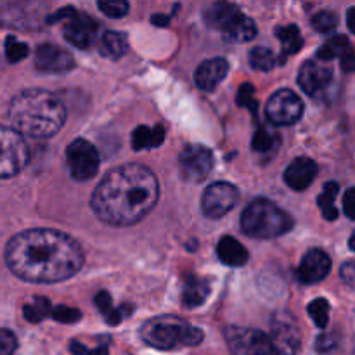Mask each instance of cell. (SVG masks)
<instances>
[{
  "label": "cell",
  "instance_id": "obj_1",
  "mask_svg": "<svg viewBox=\"0 0 355 355\" xmlns=\"http://www.w3.org/2000/svg\"><path fill=\"white\" fill-rule=\"evenodd\" d=\"M12 274L30 283H61L83 266L78 243L54 229H30L14 236L6 248Z\"/></svg>",
  "mask_w": 355,
  "mask_h": 355
},
{
  "label": "cell",
  "instance_id": "obj_2",
  "mask_svg": "<svg viewBox=\"0 0 355 355\" xmlns=\"http://www.w3.org/2000/svg\"><path fill=\"white\" fill-rule=\"evenodd\" d=\"M159 198L155 173L142 165L128 163L107 172L92 194V210L97 217L114 227H127L141 222Z\"/></svg>",
  "mask_w": 355,
  "mask_h": 355
},
{
  "label": "cell",
  "instance_id": "obj_3",
  "mask_svg": "<svg viewBox=\"0 0 355 355\" xmlns=\"http://www.w3.org/2000/svg\"><path fill=\"white\" fill-rule=\"evenodd\" d=\"M9 120L21 135L47 139L62 128L66 107L58 96L47 90H23L10 101Z\"/></svg>",
  "mask_w": 355,
  "mask_h": 355
},
{
  "label": "cell",
  "instance_id": "obj_4",
  "mask_svg": "<svg viewBox=\"0 0 355 355\" xmlns=\"http://www.w3.org/2000/svg\"><path fill=\"white\" fill-rule=\"evenodd\" d=\"M141 338L153 349L173 350L179 347L200 345L203 331L175 315H159L142 326Z\"/></svg>",
  "mask_w": 355,
  "mask_h": 355
},
{
  "label": "cell",
  "instance_id": "obj_5",
  "mask_svg": "<svg viewBox=\"0 0 355 355\" xmlns=\"http://www.w3.org/2000/svg\"><path fill=\"white\" fill-rule=\"evenodd\" d=\"M241 227L250 238L272 239L290 232L293 220L272 201L255 200L243 211Z\"/></svg>",
  "mask_w": 355,
  "mask_h": 355
},
{
  "label": "cell",
  "instance_id": "obj_6",
  "mask_svg": "<svg viewBox=\"0 0 355 355\" xmlns=\"http://www.w3.org/2000/svg\"><path fill=\"white\" fill-rule=\"evenodd\" d=\"M205 19L215 30L222 31L227 40L231 42H248L257 37V26L253 19L241 12L234 3L220 0L215 2L205 14Z\"/></svg>",
  "mask_w": 355,
  "mask_h": 355
},
{
  "label": "cell",
  "instance_id": "obj_7",
  "mask_svg": "<svg viewBox=\"0 0 355 355\" xmlns=\"http://www.w3.org/2000/svg\"><path fill=\"white\" fill-rule=\"evenodd\" d=\"M30 159L24 137L12 127L0 125V179L17 175Z\"/></svg>",
  "mask_w": 355,
  "mask_h": 355
},
{
  "label": "cell",
  "instance_id": "obj_8",
  "mask_svg": "<svg viewBox=\"0 0 355 355\" xmlns=\"http://www.w3.org/2000/svg\"><path fill=\"white\" fill-rule=\"evenodd\" d=\"M99 153L85 139H76L66 149V163L73 179L89 180L99 170Z\"/></svg>",
  "mask_w": 355,
  "mask_h": 355
},
{
  "label": "cell",
  "instance_id": "obj_9",
  "mask_svg": "<svg viewBox=\"0 0 355 355\" xmlns=\"http://www.w3.org/2000/svg\"><path fill=\"white\" fill-rule=\"evenodd\" d=\"M267 120L276 127L297 123L304 114V103L295 92L281 89L269 99L266 107Z\"/></svg>",
  "mask_w": 355,
  "mask_h": 355
},
{
  "label": "cell",
  "instance_id": "obj_10",
  "mask_svg": "<svg viewBox=\"0 0 355 355\" xmlns=\"http://www.w3.org/2000/svg\"><path fill=\"white\" fill-rule=\"evenodd\" d=\"M214 168V155L205 146H186L179 155V172L187 182H201Z\"/></svg>",
  "mask_w": 355,
  "mask_h": 355
},
{
  "label": "cell",
  "instance_id": "obj_11",
  "mask_svg": "<svg viewBox=\"0 0 355 355\" xmlns=\"http://www.w3.org/2000/svg\"><path fill=\"white\" fill-rule=\"evenodd\" d=\"M225 340L229 343V349L239 355L277 354L269 336L260 331H255V329L236 328V326L234 328H227Z\"/></svg>",
  "mask_w": 355,
  "mask_h": 355
},
{
  "label": "cell",
  "instance_id": "obj_12",
  "mask_svg": "<svg viewBox=\"0 0 355 355\" xmlns=\"http://www.w3.org/2000/svg\"><path fill=\"white\" fill-rule=\"evenodd\" d=\"M239 200L238 187L229 182H215L207 187L201 200L203 214L210 218H220L236 207Z\"/></svg>",
  "mask_w": 355,
  "mask_h": 355
},
{
  "label": "cell",
  "instance_id": "obj_13",
  "mask_svg": "<svg viewBox=\"0 0 355 355\" xmlns=\"http://www.w3.org/2000/svg\"><path fill=\"white\" fill-rule=\"evenodd\" d=\"M333 80L331 66L326 64V61H307L300 69L298 83L307 92L309 96H318L322 94L329 87Z\"/></svg>",
  "mask_w": 355,
  "mask_h": 355
},
{
  "label": "cell",
  "instance_id": "obj_14",
  "mask_svg": "<svg viewBox=\"0 0 355 355\" xmlns=\"http://www.w3.org/2000/svg\"><path fill=\"white\" fill-rule=\"evenodd\" d=\"M97 23L87 14L73 10L64 19V37L71 45L78 49H89L96 37Z\"/></svg>",
  "mask_w": 355,
  "mask_h": 355
},
{
  "label": "cell",
  "instance_id": "obj_15",
  "mask_svg": "<svg viewBox=\"0 0 355 355\" xmlns=\"http://www.w3.org/2000/svg\"><path fill=\"white\" fill-rule=\"evenodd\" d=\"M329 270H331V259H329L328 253L314 248L305 253V257L302 259L297 270V277L302 284H314L324 279Z\"/></svg>",
  "mask_w": 355,
  "mask_h": 355
},
{
  "label": "cell",
  "instance_id": "obj_16",
  "mask_svg": "<svg viewBox=\"0 0 355 355\" xmlns=\"http://www.w3.org/2000/svg\"><path fill=\"white\" fill-rule=\"evenodd\" d=\"M35 66L42 73H64L75 66L73 55L58 45L44 44L37 49Z\"/></svg>",
  "mask_w": 355,
  "mask_h": 355
},
{
  "label": "cell",
  "instance_id": "obj_17",
  "mask_svg": "<svg viewBox=\"0 0 355 355\" xmlns=\"http://www.w3.org/2000/svg\"><path fill=\"white\" fill-rule=\"evenodd\" d=\"M272 342L277 354H295L300 350V335L290 319L276 318L272 321Z\"/></svg>",
  "mask_w": 355,
  "mask_h": 355
},
{
  "label": "cell",
  "instance_id": "obj_18",
  "mask_svg": "<svg viewBox=\"0 0 355 355\" xmlns=\"http://www.w3.org/2000/svg\"><path fill=\"white\" fill-rule=\"evenodd\" d=\"M318 175V165L311 158L293 159L284 172V182L293 191H305Z\"/></svg>",
  "mask_w": 355,
  "mask_h": 355
},
{
  "label": "cell",
  "instance_id": "obj_19",
  "mask_svg": "<svg viewBox=\"0 0 355 355\" xmlns=\"http://www.w3.org/2000/svg\"><path fill=\"white\" fill-rule=\"evenodd\" d=\"M229 64L225 59H210V61H205L203 64H200V68L196 69V85L200 87L205 92H214L218 87V83H222V80L227 76Z\"/></svg>",
  "mask_w": 355,
  "mask_h": 355
},
{
  "label": "cell",
  "instance_id": "obj_20",
  "mask_svg": "<svg viewBox=\"0 0 355 355\" xmlns=\"http://www.w3.org/2000/svg\"><path fill=\"white\" fill-rule=\"evenodd\" d=\"M217 255L222 263L231 267H241L248 262V252L232 236H224L217 245Z\"/></svg>",
  "mask_w": 355,
  "mask_h": 355
},
{
  "label": "cell",
  "instance_id": "obj_21",
  "mask_svg": "<svg viewBox=\"0 0 355 355\" xmlns=\"http://www.w3.org/2000/svg\"><path fill=\"white\" fill-rule=\"evenodd\" d=\"M208 295H210V286L205 279H200V277L186 276L184 279V288H182V304L186 309H194L200 307L207 302Z\"/></svg>",
  "mask_w": 355,
  "mask_h": 355
},
{
  "label": "cell",
  "instance_id": "obj_22",
  "mask_svg": "<svg viewBox=\"0 0 355 355\" xmlns=\"http://www.w3.org/2000/svg\"><path fill=\"white\" fill-rule=\"evenodd\" d=\"M163 141H165V128L162 125H156L155 128L141 125L132 134V148L135 151H141L144 148H158Z\"/></svg>",
  "mask_w": 355,
  "mask_h": 355
},
{
  "label": "cell",
  "instance_id": "obj_23",
  "mask_svg": "<svg viewBox=\"0 0 355 355\" xmlns=\"http://www.w3.org/2000/svg\"><path fill=\"white\" fill-rule=\"evenodd\" d=\"M276 35L279 37L281 49H283V52H281V62H283L288 55L297 54L302 49V45H304L300 30H298V26H295V24L279 26L276 30Z\"/></svg>",
  "mask_w": 355,
  "mask_h": 355
},
{
  "label": "cell",
  "instance_id": "obj_24",
  "mask_svg": "<svg viewBox=\"0 0 355 355\" xmlns=\"http://www.w3.org/2000/svg\"><path fill=\"white\" fill-rule=\"evenodd\" d=\"M101 51L107 58L120 59L128 51L127 35L120 33V31H107V33H104L103 42H101Z\"/></svg>",
  "mask_w": 355,
  "mask_h": 355
},
{
  "label": "cell",
  "instance_id": "obj_25",
  "mask_svg": "<svg viewBox=\"0 0 355 355\" xmlns=\"http://www.w3.org/2000/svg\"><path fill=\"white\" fill-rule=\"evenodd\" d=\"M279 142H281L279 134H277L272 127H269V125H263V127H260L259 130L255 132V135H253L252 146H253V151L263 155V153L276 151Z\"/></svg>",
  "mask_w": 355,
  "mask_h": 355
},
{
  "label": "cell",
  "instance_id": "obj_26",
  "mask_svg": "<svg viewBox=\"0 0 355 355\" xmlns=\"http://www.w3.org/2000/svg\"><path fill=\"white\" fill-rule=\"evenodd\" d=\"M338 189H340L338 184L328 182L324 186V191L321 193V196H319L318 203L322 211V217H324L326 220H336V218H338V210H336L335 207V200H336V194H338Z\"/></svg>",
  "mask_w": 355,
  "mask_h": 355
},
{
  "label": "cell",
  "instance_id": "obj_27",
  "mask_svg": "<svg viewBox=\"0 0 355 355\" xmlns=\"http://www.w3.org/2000/svg\"><path fill=\"white\" fill-rule=\"evenodd\" d=\"M94 302H96L97 309H99V311L106 315V321L110 322V324L114 326V324H120V322L123 321V318H125L123 307L114 309L113 304H111V297L106 293V291H101V293H97V297L94 298Z\"/></svg>",
  "mask_w": 355,
  "mask_h": 355
},
{
  "label": "cell",
  "instance_id": "obj_28",
  "mask_svg": "<svg viewBox=\"0 0 355 355\" xmlns=\"http://www.w3.org/2000/svg\"><path fill=\"white\" fill-rule=\"evenodd\" d=\"M349 45H350L349 38L343 37V35H336V37H331L328 42H326L324 45H322L321 49H319L318 59L328 62V61H331V59L340 58V54H342V52L345 51Z\"/></svg>",
  "mask_w": 355,
  "mask_h": 355
},
{
  "label": "cell",
  "instance_id": "obj_29",
  "mask_svg": "<svg viewBox=\"0 0 355 355\" xmlns=\"http://www.w3.org/2000/svg\"><path fill=\"white\" fill-rule=\"evenodd\" d=\"M250 64L259 71H270L277 64V58L267 47H255L250 52Z\"/></svg>",
  "mask_w": 355,
  "mask_h": 355
},
{
  "label": "cell",
  "instance_id": "obj_30",
  "mask_svg": "<svg viewBox=\"0 0 355 355\" xmlns=\"http://www.w3.org/2000/svg\"><path fill=\"white\" fill-rule=\"evenodd\" d=\"M51 305L45 298H35L33 304L24 305L23 309V315L28 319L30 322H40L44 321L47 315H51Z\"/></svg>",
  "mask_w": 355,
  "mask_h": 355
},
{
  "label": "cell",
  "instance_id": "obj_31",
  "mask_svg": "<svg viewBox=\"0 0 355 355\" xmlns=\"http://www.w3.org/2000/svg\"><path fill=\"white\" fill-rule=\"evenodd\" d=\"M309 315L314 321L318 328L324 329L329 321V304L324 298H315L311 305H309Z\"/></svg>",
  "mask_w": 355,
  "mask_h": 355
},
{
  "label": "cell",
  "instance_id": "obj_32",
  "mask_svg": "<svg viewBox=\"0 0 355 355\" xmlns=\"http://www.w3.org/2000/svg\"><path fill=\"white\" fill-rule=\"evenodd\" d=\"M97 6L104 16L113 17V19H120L128 12L127 0H97Z\"/></svg>",
  "mask_w": 355,
  "mask_h": 355
},
{
  "label": "cell",
  "instance_id": "obj_33",
  "mask_svg": "<svg viewBox=\"0 0 355 355\" xmlns=\"http://www.w3.org/2000/svg\"><path fill=\"white\" fill-rule=\"evenodd\" d=\"M312 26L318 30L319 33H329L338 26V16L331 10H321L312 17Z\"/></svg>",
  "mask_w": 355,
  "mask_h": 355
},
{
  "label": "cell",
  "instance_id": "obj_34",
  "mask_svg": "<svg viewBox=\"0 0 355 355\" xmlns=\"http://www.w3.org/2000/svg\"><path fill=\"white\" fill-rule=\"evenodd\" d=\"M6 54L10 62H19L28 55V45L23 42H17L14 37H9L6 40Z\"/></svg>",
  "mask_w": 355,
  "mask_h": 355
},
{
  "label": "cell",
  "instance_id": "obj_35",
  "mask_svg": "<svg viewBox=\"0 0 355 355\" xmlns=\"http://www.w3.org/2000/svg\"><path fill=\"white\" fill-rule=\"evenodd\" d=\"M51 318L59 322H68V324H71V322H76L80 318H82V312L76 311V309H69V307H62V305H59V307L51 309Z\"/></svg>",
  "mask_w": 355,
  "mask_h": 355
},
{
  "label": "cell",
  "instance_id": "obj_36",
  "mask_svg": "<svg viewBox=\"0 0 355 355\" xmlns=\"http://www.w3.org/2000/svg\"><path fill=\"white\" fill-rule=\"evenodd\" d=\"M16 349H17L16 336H14L10 331H7V329L0 328V355L12 354Z\"/></svg>",
  "mask_w": 355,
  "mask_h": 355
},
{
  "label": "cell",
  "instance_id": "obj_37",
  "mask_svg": "<svg viewBox=\"0 0 355 355\" xmlns=\"http://www.w3.org/2000/svg\"><path fill=\"white\" fill-rule=\"evenodd\" d=\"M238 104L243 107H250L253 113L257 111V103H255V99H253V87L250 85V83H245V85L239 89Z\"/></svg>",
  "mask_w": 355,
  "mask_h": 355
},
{
  "label": "cell",
  "instance_id": "obj_38",
  "mask_svg": "<svg viewBox=\"0 0 355 355\" xmlns=\"http://www.w3.org/2000/svg\"><path fill=\"white\" fill-rule=\"evenodd\" d=\"M340 62H342L343 71H355V51L352 49V45H349L340 54Z\"/></svg>",
  "mask_w": 355,
  "mask_h": 355
},
{
  "label": "cell",
  "instance_id": "obj_39",
  "mask_svg": "<svg viewBox=\"0 0 355 355\" xmlns=\"http://www.w3.org/2000/svg\"><path fill=\"white\" fill-rule=\"evenodd\" d=\"M343 211L350 220H355V187L349 189L343 198Z\"/></svg>",
  "mask_w": 355,
  "mask_h": 355
},
{
  "label": "cell",
  "instance_id": "obj_40",
  "mask_svg": "<svg viewBox=\"0 0 355 355\" xmlns=\"http://www.w3.org/2000/svg\"><path fill=\"white\" fill-rule=\"evenodd\" d=\"M340 272H342V279L345 281L350 288H355V262H347Z\"/></svg>",
  "mask_w": 355,
  "mask_h": 355
},
{
  "label": "cell",
  "instance_id": "obj_41",
  "mask_svg": "<svg viewBox=\"0 0 355 355\" xmlns=\"http://www.w3.org/2000/svg\"><path fill=\"white\" fill-rule=\"evenodd\" d=\"M335 345H336V342H333L331 336H321V338L318 340V350H322V352H326V350H331Z\"/></svg>",
  "mask_w": 355,
  "mask_h": 355
},
{
  "label": "cell",
  "instance_id": "obj_42",
  "mask_svg": "<svg viewBox=\"0 0 355 355\" xmlns=\"http://www.w3.org/2000/svg\"><path fill=\"white\" fill-rule=\"evenodd\" d=\"M347 24H349L350 31L355 35V7H352V9L347 12Z\"/></svg>",
  "mask_w": 355,
  "mask_h": 355
},
{
  "label": "cell",
  "instance_id": "obj_43",
  "mask_svg": "<svg viewBox=\"0 0 355 355\" xmlns=\"http://www.w3.org/2000/svg\"><path fill=\"white\" fill-rule=\"evenodd\" d=\"M153 23L158 24V26H166V24H168V17H166V16H155V17H153Z\"/></svg>",
  "mask_w": 355,
  "mask_h": 355
},
{
  "label": "cell",
  "instance_id": "obj_44",
  "mask_svg": "<svg viewBox=\"0 0 355 355\" xmlns=\"http://www.w3.org/2000/svg\"><path fill=\"white\" fill-rule=\"evenodd\" d=\"M349 246H350V250H354V252H355V231H354V234L350 236V239H349Z\"/></svg>",
  "mask_w": 355,
  "mask_h": 355
}]
</instances>
